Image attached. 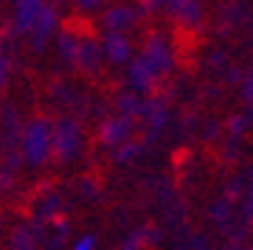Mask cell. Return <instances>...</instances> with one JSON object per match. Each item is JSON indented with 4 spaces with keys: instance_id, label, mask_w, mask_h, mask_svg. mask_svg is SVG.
<instances>
[{
    "instance_id": "ba28073f",
    "label": "cell",
    "mask_w": 253,
    "mask_h": 250,
    "mask_svg": "<svg viewBox=\"0 0 253 250\" xmlns=\"http://www.w3.org/2000/svg\"><path fill=\"white\" fill-rule=\"evenodd\" d=\"M248 211L253 214V180H251V194H248Z\"/></svg>"
},
{
    "instance_id": "3957f363",
    "label": "cell",
    "mask_w": 253,
    "mask_h": 250,
    "mask_svg": "<svg viewBox=\"0 0 253 250\" xmlns=\"http://www.w3.org/2000/svg\"><path fill=\"white\" fill-rule=\"evenodd\" d=\"M40 14H42V6H37V3H20L17 11H14V23L23 31H34Z\"/></svg>"
},
{
    "instance_id": "9c48e42d",
    "label": "cell",
    "mask_w": 253,
    "mask_h": 250,
    "mask_svg": "<svg viewBox=\"0 0 253 250\" xmlns=\"http://www.w3.org/2000/svg\"><path fill=\"white\" fill-rule=\"evenodd\" d=\"M251 250H253V248H251Z\"/></svg>"
},
{
    "instance_id": "5b68a950",
    "label": "cell",
    "mask_w": 253,
    "mask_h": 250,
    "mask_svg": "<svg viewBox=\"0 0 253 250\" xmlns=\"http://www.w3.org/2000/svg\"><path fill=\"white\" fill-rule=\"evenodd\" d=\"M124 135H126V121H124V118H118V121H110V124L104 126V138H107L110 143L124 141Z\"/></svg>"
},
{
    "instance_id": "7a4b0ae2",
    "label": "cell",
    "mask_w": 253,
    "mask_h": 250,
    "mask_svg": "<svg viewBox=\"0 0 253 250\" xmlns=\"http://www.w3.org/2000/svg\"><path fill=\"white\" fill-rule=\"evenodd\" d=\"M79 146V129L73 121H62V124L51 129V152H56L59 158H73Z\"/></svg>"
},
{
    "instance_id": "52a82bcc",
    "label": "cell",
    "mask_w": 253,
    "mask_h": 250,
    "mask_svg": "<svg viewBox=\"0 0 253 250\" xmlns=\"http://www.w3.org/2000/svg\"><path fill=\"white\" fill-rule=\"evenodd\" d=\"M3 82H6V62L0 59V87H3Z\"/></svg>"
},
{
    "instance_id": "277c9868",
    "label": "cell",
    "mask_w": 253,
    "mask_h": 250,
    "mask_svg": "<svg viewBox=\"0 0 253 250\" xmlns=\"http://www.w3.org/2000/svg\"><path fill=\"white\" fill-rule=\"evenodd\" d=\"M104 51H107V56L113 62H124L126 56H129V40H126V34H110L107 31Z\"/></svg>"
},
{
    "instance_id": "8992f818",
    "label": "cell",
    "mask_w": 253,
    "mask_h": 250,
    "mask_svg": "<svg viewBox=\"0 0 253 250\" xmlns=\"http://www.w3.org/2000/svg\"><path fill=\"white\" fill-rule=\"evenodd\" d=\"M96 245H99L96 236H93V233H84V236L76 242V248H73V250H96Z\"/></svg>"
},
{
    "instance_id": "6da1fadb",
    "label": "cell",
    "mask_w": 253,
    "mask_h": 250,
    "mask_svg": "<svg viewBox=\"0 0 253 250\" xmlns=\"http://www.w3.org/2000/svg\"><path fill=\"white\" fill-rule=\"evenodd\" d=\"M23 155L31 163H42L51 155V126L42 118L28 124L26 135H23Z\"/></svg>"
}]
</instances>
